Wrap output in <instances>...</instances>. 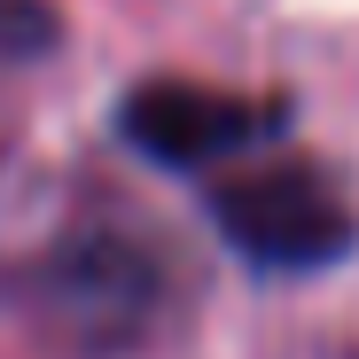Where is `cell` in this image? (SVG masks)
I'll use <instances>...</instances> for the list:
<instances>
[{"mask_svg": "<svg viewBox=\"0 0 359 359\" xmlns=\"http://www.w3.org/2000/svg\"><path fill=\"white\" fill-rule=\"evenodd\" d=\"M211 219L226 250L258 273H320L359 243V211L320 164H258L211 188Z\"/></svg>", "mask_w": 359, "mask_h": 359, "instance_id": "obj_1", "label": "cell"}, {"mask_svg": "<svg viewBox=\"0 0 359 359\" xmlns=\"http://www.w3.org/2000/svg\"><path fill=\"white\" fill-rule=\"evenodd\" d=\"M281 126H289V102H250L226 86H180V79H156L117 102V133L149 164H219L273 141Z\"/></svg>", "mask_w": 359, "mask_h": 359, "instance_id": "obj_2", "label": "cell"}, {"mask_svg": "<svg viewBox=\"0 0 359 359\" xmlns=\"http://www.w3.org/2000/svg\"><path fill=\"white\" fill-rule=\"evenodd\" d=\"M32 297H39L47 328H63L79 344H126V336H141V320L156 305V266L133 243H109L102 234V243L55 250L32 273Z\"/></svg>", "mask_w": 359, "mask_h": 359, "instance_id": "obj_3", "label": "cell"}]
</instances>
